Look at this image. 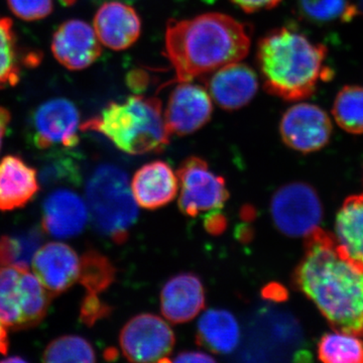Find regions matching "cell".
<instances>
[{
    "mask_svg": "<svg viewBox=\"0 0 363 363\" xmlns=\"http://www.w3.org/2000/svg\"><path fill=\"white\" fill-rule=\"evenodd\" d=\"M207 85L216 104L233 111L250 104L259 90V79L247 64L235 62L216 70Z\"/></svg>",
    "mask_w": 363,
    "mask_h": 363,
    "instance_id": "2e32d148",
    "label": "cell"
},
{
    "mask_svg": "<svg viewBox=\"0 0 363 363\" xmlns=\"http://www.w3.org/2000/svg\"><path fill=\"white\" fill-rule=\"evenodd\" d=\"M23 358H21V357H13V358H6V359H4V362H23Z\"/></svg>",
    "mask_w": 363,
    "mask_h": 363,
    "instance_id": "60d3db41",
    "label": "cell"
},
{
    "mask_svg": "<svg viewBox=\"0 0 363 363\" xmlns=\"http://www.w3.org/2000/svg\"><path fill=\"white\" fill-rule=\"evenodd\" d=\"M205 307V289L199 277L184 272L173 277L162 286L161 311L173 324L194 319Z\"/></svg>",
    "mask_w": 363,
    "mask_h": 363,
    "instance_id": "e0dca14e",
    "label": "cell"
},
{
    "mask_svg": "<svg viewBox=\"0 0 363 363\" xmlns=\"http://www.w3.org/2000/svg\"><path fill=\"white\" fill-rule=\"evenodd\" d=\"M32 266L33 274L54 298L77 283L81 259L70 245L49 242L39 248Z\"/></svg>",
    "mask_w": 363,
    "mask_h": 363,
    "instance_id": "4fadbf2b",
    "label": "cell"
},
{
    "mask_svg": "<svg viewBox=\"0 0 363 363\" xmlns=\"http://www.w3.org/2000/svg\"><path fill=\"white\" fill-rule=\"evenodd\" d=\"M44 240V230L33 227L25 231L0 238V267L26 271Z\"/></svg>",
    "mask_w": 363,
    "mask_h": 363,
    "instance_id": "603a6c76",
    "label": "cell"
},
{
    "mask_svg": "<svg viewBox=\"0 0 363 363\" xmlns=\"http://www.w3.org/2000/svg\"><path fill=\"white\" fill-rule=\"evenodd\" d=\"M220 210L212 211V213L207 215L204 220V226L210 234L219 235L225 231L227 226L226 217L221 214Z\"/></svg>",
    "mask_w": 363,
    "mask_h": 363,
    "instance_id": "e575fe53",
    "label": "cell"
},
{
    "mask_svg": "<svg viewBox=\"0 0 363 363\" xmlns=\"http://www.w3.org/2000/svg\"><path fill=\"white\" fill-rule=\"evenodd\" d=\"M130 188L140 207L157 210L175 199L179 179L168 162L154 161L143 164L135 172Z\"/></svg>",
    "mask_w": 363,
    "mask_h": 363,
    "instance_id": "ac0fdd59",
    "label": "cell"
},
{
    "mask_svg": "<svg viewBox=\"0 0 363 363\" xmlns=\"http://www.w3.org/2000/svg\"><path fill=\"white\" fill-rule=\"evenodd\" d=\"M11 121V113L6 107L0 106V150H1L2 140L6 135L7 128Z\"/></svg>",
    "mask_w": 363,
    "mask_h": 363,
    "instance_id": "f35d334b",
    "label": "cell"
},
{
    "mask_svg": "<svg viewBox=\"0 0 363 363\" xmlns=\"http://www.w3.org/2000/svg\"><path fill=\"white\" fill-rule=\"evenodd\" d=\"M52 298L35 274L28 272V269L21 272L20 306L23 329L33 328L45 319Z\"/></svg>",
    "mask_w": 363,
    "mask_h": 363,
    "instance_id": "cb8c5ba5",
    "label": "cell"
},
{
    "mask_svg": "<svg viewBox=\"0 0 363 363\" xmlns=\"http://www.w3.org/2000/svg\"><path fill=\"white\" fill-rule=\"evenodd\" d=\"M40 190L37 169L18 156L0 161V211L25 207Z\"/></svg>",
    "mask_w": 363,
    "mask_h": 363,
    "instance_id": "d6986e66",
    "label": "cell"
},
{
    "mask_svg": "<svg viewBox=\"0 0 363 363\" xmlns=\"http://www.w3.org/2000/svg\"><path fill=\"white\" fill-rule=\"evenodd\" d=\"M177 176L181 184L179 208L186 216L220 210L228 200L225 179L213 173L201 157H188Z\"/></svg>",
    "mask_w": 363,
    "mask_h": 363,
    "instance_id": "ba28073f",
    "label": "cell"
},
{
    "mask_svg": "<svg viewBox=\"0 0 363 363\" xmlns=\"http://www.w3.org/2000/svg\"><path fill=\"white\" fill-rule=\"evenodd\" d=\"M81 130L98 131L117 149L130 155L161 152L168 147L171 135L161 101L142 95L111 102L100 116L81 124Z\"/></svg>",
    "mask_w": 363,
    "mask_h": 363,
    "instance_id": "277c9868",
    "label": "cell"
},
{
    "mask_svg": "<svg viewBox=\"0 0 363 363\" xmlns=\"http://www.w3.org/2000/svg\"><path fill=\"white\" fill-rule=\"evenodd\" d=\"M81 130L80 111L67 98H52L40 104L28 121V135L33 145L39 150L65 149L79 143Z\"/></svg>",
    "mask_w": 363,
    "mask_h": 363,
    "instance_id": "52a82bcc",
    "label": "cell"
},
{
    "mask_svg": "<svg viewBox=\"0 0 363 363\" xmlns=\"http://www.w3.org/2000/svg\"><path fill=\"white\" fill-rule=\"evenodd\" d=\"M262 296L269 300L274 301V302H281L286 298V292L285 289L278 284H271V285L264 286L262 290Z\"/></svg>",
    "mask_w": 363,
    "mask_h": 363,
    "instance_id": "8d00e7d4",
    "label": "cell"
},
{
    "mask_svg": "<svg viewBox=\"0 0 363 363\" xmlns=\"http://www.w3.org/2000/svg\"><path fill=\"white\" fill-rule=\"evenodd\" d=\"M333 126L327 112L318 105L298 104L284 113L279 123L281 140L291 149L311 154L330 142Z\"/></svg>",
    "mask_w": 363,
    "mask_h": 363,
    "instance_id": "30bf717a",
    "label": "cell"
},
{
    "mask_svg": "<svg viewBox=\"0 0 363 363\" xmlns=\"http://www.w3.org/2000/svg\"><path fill=\"white\" fill-rule=\"evenodd\" d=\"M172 362H215V358L201 351H183Z\"/></svg>",
    "mask_w": 363,
    "mask_h": 363,
    "instance_id": "d590c367",
    "label": "cell"
},
{
    "mask_svg": "<svg viewBox=\"0 0 363 363\" xmlns=\"http://www.w3.org/2000/svg\"><path fill=\"white\" fill-rule=\"evenodd\" d=\"M294 285L311 300L335 330L363 337V269L319 228L306 238Z\"/></svg>",
    "mask_w": 363,
    "mask_h": 363,
    "instance_id": "6da1fadb",
    "label": "cell"
},
{
    "mask_svg": "<svg viewBox=\"0 0 363 363\" xmlns=\"http://www.w3.org/2000/svg\"><path fill=\"white\" fill-rule=\"evenodd\" d=\"M213 113L211 97L199 85L181 82L169 95L164 123L171 135H188L201 130Z\"/></svg>",
    "mask_w": 363,
    "mask_h": 363,
    "instance_id": "8fae6325",
    "label": "cell"
},
{
    "mask_svg": "<svg viewBox=\"0 0 363 363\" xmlns=\"http://www.w3.org/2000/svg\"><path fill=\"white\" fill-rule=\"evenodd\" d=\"M147 78H145V74L143 73V72H131L130 75H128V86L133 90L140 91L143 90V88L145 87L147 85Z\"/></svg>",
    "mask_w": 363,
    "mask_h": 363,
    "instance_id": "74e56055",
    "label": "cell"
},
{
    "mask_svg": "<svg viewBox=\"0 0 363 363\" xmlns=\"http://www.w3.org/2000/svg\"><path fill=\"white\" fill-rule=\"evenodd\" d=\"M116 267L111 260L97 250H88L81 257L79 283L87 294L99 295L111 285L116 279Z\"/></svg>",
    "mask_w": 363,
    "mask_h": 363,
    "instance_id": "f546056e",
    "label": "cell"
},
{
    "mask_svg": "<svg viewBox=\"0 0 363 363\" xmlns=\"http://www.w3.org/2000/svg\"><path fill=\"white\" fill-rule=\"evenodd\" d=\"M175 341L167 322L149 313L131 318L119 336L124 357L133 362H169Z\"/></svg>",
    "mask_w": 363,
    "mask_h": 363,
    "instance_id": "9c48e42d",
    "label": "cell"
},
{
    "mask_svg": "<svg viewBox=\"0 0 363 363\" xmlns=\"http://www.w3.org/2000/svg\"><path fill=\"white\" fill-rule=\"evenodd\" d=\"M328 49L312 42L291 26H281L259 40L257 63L264 90L285 101H302L316 92L318 86L334 76L329 66Z\"/></svg>",
    "mask_w": 363,
    "mask_h": 363,
    "instance_id": "3957f363",
    "label": "cell"
},
{
    "mask_svg": "<svg viewBox=\"0 0 363 363\" xmlns=\"http://www.w3.org/2000/svg\"><path fill=\"white\" fill-rule=\"evenodd\" d=\"M332 236L343 255L363 269V194L350 196L343 202Z\"/></svg>",
    "mask_w": 363,
    "mask_h": 363,
    "instance_id": "ffe728a7",
    "label": "cell"
},
{
    "mask_svg": "<svg viewBox=\"0 0 363 363\" xmlns=\"http://www.w3.org/2000/svg\"><path fill=\"white\" fill-rule=\"evenodd\" d=\"M332 116L351 135H363V86H344L333 102Z\"/></svg>",
    "mask_w": 363,
    "mask_h": 363,
    "instance_id": "484cf974",
    "label": "cell"
},
{
    "mask_svg": "<svg viewBox=\"0 0 363 363\" xmlns=\"http://www.w3.org/2000/svg\"><path fill=\"white\" fill-rule=\"evenodd\" d=\"M43 360L48 363H90L96 362V354L85 338L66 335L55 339L47 346Z\"/></svg>",
    "mask_w": 363,
    "mask_h": 363,
    "instance_id": "4dcf8cb0",
    "label": "cell"
},
{
    "mask_svg": "<svg viewBox=\"0 0 363 363\" xmlns=\"http://www.w3.org/2000/svg\"><path fill=\"white\" fill-rule=\"evenodd\" d=\"M87 221L84 200L70 189H58L45 198L42 228L52 238H75L84 230Z\"/></svg>",
    "mask_w": 363,
    "mask_h": 363,
    "instance_id": "5bb4252c",
    "label": "cell"
},
{
    "mask_svg": "<svg viewBox=\"0 0 363 363\" xmlns=\"http://www.w3.org/2000/svg\"><path fill=\"white\" fill-rule=\"evenodd\" d=\"M51 49L55 59L71 71L93 65L102 52L94 28L81 20L64 21L52 35Z\"/></svg>",
    "mask_w": 363,
    "mask_h": 363,
    "instance_id": "7c38bea8",
    "label": "cell"
},
{
    "mask_svg": "<svg viewBox=\"0 0 363 363\" xmlns=\"http://www.w3.org/2000/svg\"><path fill=\"white\" fill-rule=\"evenodd\" d=\"M306 20L316 25L348 23L359 14V7L350 0H298Z\"/></svg>",
    "mask_w": 363,
    "mask_h": 363,
    "instance_id": "83f0119b",
    "label": "cell"
},
{
    "mask_svg": "<svg viewBox=\"0 0 363 363\" xmlns=\"http://www.w3.org/2000/svg\"><path fill=\"white\" fill-rule=\"evenodd\" d=\"M111 306L102 302L98 298V295L86 294L82 303H81V321L87 326H93L99 320L111 315Z\"/></svg>",
    "mask_w": 363,
    "mask_h": 363,
    "instance_id": "d6a6232c",
    "label": "cell"
},
{
    "mask_svg": "<svg viewBox=\"0 0 363 363\" xmlns=\"http://www.w3.org/2000/svg\"><path fill=\"white\" fill-rule=\"evenodd\" d=\"M86 201L93 225L114 242L128 240L138 216L128 174L111 164L98 166L87 182Z\"/></svg>",
    "mask_w": 363,
    "mask_h": 363,
    "instance_id": "5b68a950",
    "label": "cell"
},
{
    "mask_svg": "<svg viewBox=\"0 0 363 363\" xmlns=\"http://www.w3.org/2000/svg\"><path fill=\"white\" fill-rule=\"evenodd\" d=\"M80 181V168L70 150L54 149L45 157L40 171V183L45 188L79 185Z\"/></svg>",
    "mask_w": 363,
    "mask_h": 363,
    "instance_id": "4316f807",
    "label": "cell"
},
{
    "mask_svg": "<svg viewBox=\"0 0 363 363\" xmlns=\"http://www.w3.org/2000/svg\"><path fill=\"white\" fill-rule=\"evenodd\" d=\"M6 325L0 321V354L6 355L9 351V335Z\"/></svg>",
    "mask_w": 363,
    "mask_h": 363,
    "instance_id": "ab89813d",
    "label": "cell"
},
{
    "mask_svg": "<svg viewBox=\"0 0 363 363\" xmlns=\"http://www.w3.org/2000/svg\"><path fill=\"white\" fill-rule=\"evenodd\" d=\"M319 360L326 363H362V337L347 332L335 330L324 334L318 343Z\"/></svg>",
    "mask_w": 363,
    "mask_h": 363,
    "instance_id": "d4e9b609",
    "label": "cell"
},
{
    "mask_svg": "<svg viewBox=\"0 0 363 363\" xmlns=\"http://www.w3.org/2000/svg\"><path fill=\"white\" fill-rule=\"evenodd\" d=\"M240 9L247 13L267 11L281 4V0H231Z\"/></svg>",
    "mask_w": 363,
    "mask_h": 363,
    "instance_id": "836d02e7",
    "label": "cell"
},
{
    "mask_svg": "<svg viewBox=\"0 0 363 363\" xmlns=\"http://www.w3.org/2000/svg\"><path fill=\"white\" fill-rule=\"evenodd\" d=\"M21 269L0 267V321L14 330L23 329L20 307Z\"/></svg>",
    "mask_w": 363,
    "mask_h": 363,
    "instance_id": "f1b7e54d",
    "label": "cell"
},
{
    "mask_svg": "<svg viewBox=\"0 0 363 363\" xmlns=\"http://www.w3.org/2000/svg\"><path fill=\"white\" fill-rule=\"evenodd\" d=\"M250 44V26L219 13L171 20L164 35L167 57L179 82H190L240 62L247 56Z\"/></svg>",
    "mask_w": 363,
    "mask_h": 363,
    "instance_id": "7a4b0ae2",
    "label": "cell"
},
{
    "mask_svg": "<svg viewBox=\"0 0 363 363\" xmlns=\"http://www.w3.org/2000/svg\"><path fill=\"white\" fill-rule=\"evenodd\" d=\"M93 28L102 45L113 51H123L140 38L142 21L128 4L107 1L95 13Z\"/></svg>",
    "mask_w": 363,
    "mask_h": 363,
    "instance_id": "9a60e30c",
    "label": "cell"
},
{
    "mask_svg": "<svg viewBox=\"0 0 363 363\" xmlns=\"http://www.w3.org/2000/svg\"><path fill=\"white\" fill-rule=\"evenodd\" d=\"M40 58L33 52L25 55L13 21L0 16V90L18 85L23 67L38 65Z\"/></svg>",
    "mask_w": 363,
    "mask_h": 363,
    "instance_id": "7402d4cb",
    "label": "cell"
},
{
    "mask_svg": "<svg viewBox=\"0 0 363 363\" xmlns=\"http://www.w3.org/2000/svg\"><path fill=\"white\" fill-rule=\"evenodd\" d=\"M360 7L363 9V0H359Z\"/></svg>",
    "mask_w": 363,
    "mask_h": 363,
    "instance_id": "b9f144b4",
    "label": "cell"
},
{
    "mask_svg": "<svg viewBox=\"0 0 363 363\" xmlns=\"http://www.w3.org/2000/svg\"><path fill=\"white\" fill-rule=\"evenodd\" d=\"M11 13L26 21L44 20L54 11V0H6Z\"/></svg>",
    "mask_w": 363,
    "mask_h": 363,
    "instance_id": "1f68e13d",
    "label": "cell"
},
{
    "mask_svg": "<svg viewBox=\"0 0 363 363\" xmlns=\"http://www.w3.org/2000/svg\"><path fill=\"white\" fill-rule=\"evenodd\" d=\"M240 341V328L233 313L208 310L197 324V342L217 354L233 352Z\"/></svg>",
    "mask_w": 363,
    "mask_h": 363,
    "instance_id": "44dd1931",
    "label": "cell"
},
{
    "mask_svg": "<svg viewBox=\"0 0 363 363\" xmlns=\"http://www.w3.org/2000/svg\"><path fill=\"white\" fill-rule=\"evenodd\" d=\"M274 226L289 238L311 235L323 220V206L315 189L302 182L283 186L271 201Z\"/></svg>",
    "mask_w": 363,
    "mask_h": 363,
    "instance_id": "8992f818",
    "label": "cell"
}]
</instances>
